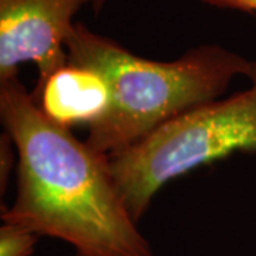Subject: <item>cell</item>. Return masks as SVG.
<instances>
[{
    "instance_id": "cell-1",
    "label": "cell",
    "mask_w": 256,
    "mask_h": 256,
    "mask_svg": "<svg viewBox=\"0 0 256 256\" xmlns=\"http://www.w3.org/2000/svg\"><path fill=\"white\" fill-rule=\"evenodd\" d=\"M0 117L18 154L16 196L3 222L64 240L80 256H154L110 156L47 118L18 76L0 80Z\"/></svg>"
},
{
    "instance_id": "cell-2",
    "label": "cell",
    "mask_w": 256,
    "mask_h": 256,
    "mask_svg": "<svg viewBox=\"0 0 256 256\" xmlns=\"http://www.w3.org/2000/svg\"><path fill=\"white\" fill-rule=\"evenodd\" d=\"M67 63L102 76L110 88V107L92 126L86 142L112 156L200 104L216 100L252 63L214 43L192 47L171 62L140 57L118 42L76 23L66 42Z\"/></svg>"
},
{
    "instance_id": "cell-3",
    "label": "cell",
    "mask_w": 256,
    "mask_h": 256,
    "mask_svg": "<svg viewBox=\"0 0 256 256\" xmlns=\"http://www.w3.org/2000/svg\"><path fill=\"white\" fill-rule=\"evenodd\" d=\"M248 77L246 90L184 111L110 156L117 186L137 222L175 178L234 152L256 151V62Z\"/></svg>"
},
{
    "instance_id": "cell-4",
    "label": "cell",
    "mask_w": 256,
    "mask_h": 256,
    "mask_svg": "<svg viewBox=\"0 0 256 256\" xmlns=\"http://www.w3.org/2000/svg\"><path fill=\"white\" fill-rule=\"evenodd\" d=\"M92 0H0V80L36 64V88L67 64L66 42L74 16Z\"/></svg>"
},
{
    "instance_id": "cell-5",
    "label": "cell",
    "mask_w": 256,
    "mask_h": 256,
    "mask_svg": "<svg viewBox=\"0 0 256 256\" xmlns=\"http://www.w3.org/2000/svg\"><path fill=\"white\" fill-rule=\"evenodd\" d=\"M33 98L42 112L57 126L90 128L110 107V88L102 76L86 67L66 64L34 88Z\"/></svg>"
},
{
    "instance_id": "cell-6",
    "label": "cell",
    "mask_w": 256,
    "mask_h": 256,
    "mask_svg": "<svg viewBox=\"0 0 256 256\" xmlns=\"http://www.w3.org/2000/svg\"><path fill=\"white\" fill-rule=\"evenodd\" d=\"M42 238L22 225L3 222L0 226V256H30Z\"/></svg>"
},
{
    "instance_id": "cell-7",
    "label": "cell",
    "mask_w": 256,
    "mask_h": 256,
    "mask_svg": "<svg viewBox=\"0 0 256 256\" xmlns=\"http://www.w3.org/2000/svg\"><path fill=\"white\" fill-rule=\"evenodd\" d=\"M18 164V154L13 141L3 132L0 137V191L4 194V188L9 182V176L13 166Z\"/></svg>"
},
{
    "instance_id": "cell-8",
    "label": "cell",
    "mask_w": 256,
    "mask_h": 256,
    "mask_svg": "<svg viewBox=\"0 0 256 256\" xmlns=\"http://www.w3.org/2000/svg\"><path fill=\"white\" fill-rule=\"evenodd\" d=\"M201 2L220 9L242 10V12L256 13V0H201Z\"/></svg>"
},
{
    "instance_id": "cell-9",
    "label": "cell",
    "mask_w": 256,
    "mask_h": 256,
    "mask_svg": "<svg viewBox=\"0 0 256 256\" xmlns=\"http://www.w3.org/2000/svg\"><path fill=\"white\" fill-rule=\"evenodd\" d=\"M107 2H108V0H92V4L96 12H100V10L104 8V4H106Z\"/></svg>"
},
{
    "instance_id": "cell-10",
    "label": "cell",
    "mask_w": 256,
    "mask_h": 256,
    "mask_svg": "<svg viewBox=\"0 0 256 256\" xmlns=\"http://www.w3.org/2000/svg\"><path fill=\"white\" fill-rule=\"evenodd\" d=\"M72 256H80V255H77V254H74V255H72Z\"/></svg>"
}]
</instances>
